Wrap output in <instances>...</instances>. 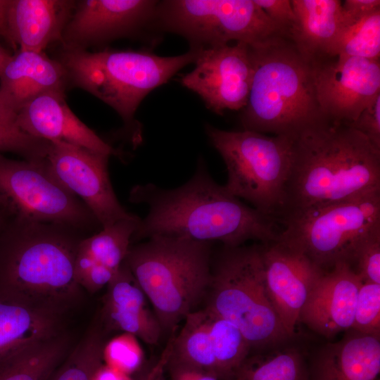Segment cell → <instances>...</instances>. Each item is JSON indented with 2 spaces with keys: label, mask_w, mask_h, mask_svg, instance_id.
Instances as JSON below:
<instances>
[{
  "label": "cell",
  "mask_w": 380,
  "mask_h": 380,
  "mask_svg": "<svg viewBox=\"0 0 380 380\" xmlns=\"http://www.w3.org/2000/svg\"><path fill=\"white\" fill-rule=\"evenodd\" d=\"M75 0H10L8 27L13 48L44 52L61 42L75 8Z\"/></svg>",
  "instance_id": "obj_22"
},
{
  "label": "cell",
  "mask_w": 380,
  "mask_h": 380,
  "mask_svg": "<svg viewBox=\"0 0 380 380\" xmlns=\"http://www.w3.org/2000/svg\"><path fill=\"white\" fill-rule=\"evenodd\" d=\"M158 1L80 0L62 34V47L87 50L92 46L132 36L153 25Z\"/></svg>",
  "instance_id": "obj_15"
},
{
  "label": "cell",
  "mask_w": 380,
  "mask_h": 380,
  "mask_svg": "<svg viewBox=\"0 0 380 380\" xmlns=\"http://www.w3.org/2000/svg\"><path fill=\"white\" fill-rule=\"evenodd\" d=\"M206 298L204 308L234 324L251 349L277 346L291 338L267 291L262 244L224 246L213 255Z\"/></svg>",
  "instance_id": "obj_7"
},
{
  "label": "cell",
  "mask_w": 380,
  "mask_h": 380,
  "mask_svg": "<svg viewBox=\"0 0 380 380\" xmlns=\"http://www.w3.org/2000/svg\"><path fill=\"white\" fill-rule=\"evenodd\" d=\"M166 370L169 372L170 380H220L210 373L170 358L167 362Z\"/></svg>",
  "instance_id": "obj_40"
},
{
  "label": "cell",
  "mask_w": 380,
  "mask_h": 380,
  "mask_svg": "<svg viewBox=\"0 0 380 380\" xmlns=\"http://www.w3.org/2000/svg\"><path fill=\"white\" fill-rule=\"evenodd\" d=\"M376 60L380 56V8L346 28L337 41L332 57Z\"/></svg>",
  "instance_id": "obj_30"
},
{
  "label": "cell",
  "mask_w": 380,
  "mask_h": 380,
  "mask_svg": "<svg viewBox=\"0 0 380 380\" xmlns=\"http://www.w3.org/2000/svg\"><path fill=\"white\" fill-rule=\"evenodd\" d=\"M109 157L62 141H51L46 157L52 174L86 205L101 228L137 216L116 197L108 175Z\"/></svg>",
  "instance_id": "obj_13"
},
{
  "label": "cell",
  "mask_w": 380,
  "mask_h": 380,
  "mask_svg": "<svg viewBox=\"0 0 380 380\" xmlns=\"http://www.w3.org/2000/svg\"><path fill=\"white\" fill-rule=\"evenodd\" d=\"M67 72L57 58L44 52L18 50L0 73V106L16 117L38 96L53 91H65Z\"/></svg>",
  "instance_id": "obj_19"
},
{
  "label": "cell",
  "mask_w": 380,
  "mask_h": 380,
  "mask_svg": "<svg viewBox=\"0 0 380 380\" xmlns=\"http://www.w3.org/2000/svg\"><path fill=\"white\" fill-rule=\"evenodd\" d=\"M253 73L242 110L244 130L293 137L327 120L318 103L313 68L287 37L251 46Z\"/></svg>",
  "instance_id": "obj_4"
},
{
  "label": "cell",
  "mask_w": 380,
  "mask_h": 380,
  "mask_svg": "<svg viewBox=\"0 0 380 380\" xmlns=\"http://www.w3.org/2000/svg\"><path fill=\"white\" fill-rule=\"evenodd\" d=\"M103 345L99 331H89L47 380H92L95 371L103 362Z\"/></svg>",
  "instance_id": "obj_31"
},
{
  "label": "cell",
  "mask_w": 380,
  "mask_h": 380,
  "mask_svg": "<svg viewBox=\"0 0 380 380\" xmlns=\"http://www.w3.org/2000/svg\"><path fill=\"white\" fill-rule=\"evenodd\" d=\"M351 329L380 337V284L362 283Z\"/></svg>",
  "instance_id": "obj_34"
},
{
  "label": "cell",
  "mask_w": 380,
  "mask_h": 380,
  "mask_svg": "<svg viewBox=\"0 0 380 380\" xmlns=\"http://www.w3.org/2000/svg\"><path fill=\"white\" fill-rule=\"evenodd\" d=\"M262 257L269 298L291 338L300 312L324 270L279 239L262 243Z\"/></svg>",
  "instance_id": "obj_16"
},
{
  "label": "cell",
  "mask_w": 380,
  "mask_h": 380,
  "mask_svg": "<svg viewBox=\"0 0 380 380\" xmlns=\"http://www.w3.org/2000/svg\"><path fill=\"white\" fill-rule=\"evenodd\" d=\"M50 142L23 132L17 125L15 116L0 106V153L10 152L24 159L46 157Z\"/></svg>",
  "instance_id": "obj_32"
},
{
  "label": "cell",
  "mask_w": 380,
  "mask_h": 380,
  "mask_svg": "<svg viewBox=\"0 0 380 380\" xmlns=\"http://www.w3.org/2000/svg\"><path fill=\"white\" fill-rule=\"evenodd\" d=\"M170 358L203 370L219 379L204 308L189 314L179 333L175 334Z\"/></svg>",
  "instance_id": "obj_26"
},
{
  "label": "cell",
  "mask_w": 380,
  "mask_h": 380,
  "mask_svg": "<svg viewBox=\"0 0 380 380\" xmlns=\"http://www.w3.org/2000/svg\"><path fill=\"white\" fill-rule=\"evenodd\" d=\"M8 218V215L1 207H0V234L4 229V227Z\"/></svg>",
  "instance_id": "obj_45"
},
{
  "label": "cell",
  "mask_w": 380,
  "mask_h": 380,
  "mask_svg": "<svg viewBox=\"0 0 380 380\" xmlns=\"http://www.w3.org/2000/svg\"><path fill=\"white\" fill-rule=\"evenodd\" d=\"M379 8H380L379 0L344 1L343 3H342V11L344 20L343 31L351 25Z\"/></svg>",
  "instance_id": "obj_39"
},
{
  "label": "cell",
  "mask_w": 380,
  "mask_h": 380,
  "mask_svg": "<svg viewBox=\"0 0 380 380\" xmlns=\"http://www.w3.org/2000/svg\"><path fill=\"white\" fill-rule=\"evenodd\" d=\"M16 124L25 134L47 141H62L105 155L122 157L82 122L65 101V91L42 94L16 115Z\"/></svg>",
  "instance_id": "obj_17"
},
{
  "label": "cell",
  "mask_w": 380,
  "mask_h": 380,
  "mask_svg": "<svg viewBox=\"0 0 380 380\" xmlns=\"http://www.w3.org/2000/svg\"><path fill=\"white\" fill-rule=\"evenodd\" d=\"M11 56L12 54L2 46L0 42V73Z\"/></svg>",
  "instance_id": "obj_44"
},
{
  "label": "cell",
  "mask_w": 380,
  "mask_h": 380,
  "mask_svg": "<svg viewBox=\"0 0 380 380\" xmlns=\"http://www.w3.org/2000/svg\"><path fill=\"white\" fill-rule=\"evenodd\" d=\"M175 331L170 334V337L168 339L160 358L155 364V365L151 369V370L146 374L143 380H167L165 376V372L166 371V367L169 360L174 336Z\"/></svg>",
  "instance_id": "obj_41"
},
{
  "label": "cell",
  "mask_w": 380,
  "mask_h": 380,
  "mask_svg": "<svg viewBox=\"0 0 380 380\" xmlns=\"http://www.w3.org/2000/svg\"><path fill=\"white\" fill-rule=\"evenodd\" d=\"M77 231L8 217L0 234V286L63 312L82 289L75 277Z\"/></svg>",
  "instance_id": "obj_3"
},
{
  "label": "cell",
  "mask_w": 380,
  "mask_h": 380,
  "mask_svg": "<svg viewBox=\"0 0 380 380\" xmlns=\"http://www.w3.org/2000/svg\"><path fill=\"white\" fill-rule=\"evenodd\" d=\"M129 201L148 208L131 243L162 235L238 246L248 240L267 243L279 237L277 220L230 194L212 178L203 160L182 186L165 189L151 183L138 184L131 189Z\"/></svg>",
  "instance_id": "obj_1"
},
{
  "label": "cell",
  "mask_w": 380,
  "mask_h": 380,
  "mask_svg": "<svg viewBox=\"0 0 380 380\" xmlns=\"http://www.w3.org/2000/svg\"><path fill=\"white\" fill-rule=\"evenodd\" d=\"M102 357L105 365L129 376L140 369L144 361L138 338L128 333L116 336L105 343Z\"/></svg>",
  "instance_id": "obj_33"
},
{
  "label": "cell",
  "mask_w": 380,
  "mask_h": 380,
  "mask_svg": "<svg viewBox=\"0 0 380 380\" xmlns=\"http://www.w3.org/2000/svg\"><path fill=\"white\" fill-rule=\"evenodd\" d=\"M380 189V151L348 124L325 120L292 137L279 222Z\"/></svg>",
  "instance_id": "obj_2"
},
{
  "label": "cell",
  "mask_w": 380,
  "mask_h": 380,
  "mask_svg": "<svg viewBox=\"0 0 380 380\" xmlns=\"http://www.w3.org/2000/svg\"><path fill=\"white\" fill-rule=\"evenodd\" d=\"M362 283L347 263L324 270L300 312V321L328 338L350 329Z\"/></svg>",
  "instance_id": "obj_18"
},
{
  "label": "cell",
  "mask_w": 380,
  "mask_h": 380,
  "mask_svg": "<svg viewBox=\"0 0 380 380\" xmlns=\"http://www.w3.org/2000/svg\"><path fill=\"white\" fill-rule=\"evenodd\" d=\"M195 68L179 79L214 113L243 110L247 104L253 73L251 46L243 42L199 48Z\"/></svg>",
  "instance_id": "obj_12"
},
{
  "label": "cell",
  "mask_w": 380,
  "mask_h": 380,
  "mask_svg": "<svg viewBox=\"0 0 380 380\" xmlns=\"http://www.w3.org/2000/svg\"><path fill=\"white\" fill-rule=\"evenodd\" d=\"M153 25L184 37L191 48L231 41L258 46L286 32L253 0H170L158 2Z\"/></svg>",
  "instance_id": "obj_10"
},
{
  "label": "cell",
  "mask_w": 380,
  "mask_h": 380,
  "mask_svg": "<svg viewBox=\"0 0 380 380\" xmlns=\"http://www.w3.org/2000/svg\"><path fill=\"white\" fill-rule=\"evenodd\" d=\"M205 131L226 165V190L277 220L291 165L292 137L227 131L209 125Z\"/></svg>",
  "instance_id": "obj_8"
},
{
  "label": "cell",
  "mask_w": 380,
  "mask_h": 380,
  "mask_svg": "<svg viewBox=\"0 0 380 380\" xmlns=\"http://www.w3.org/2000/svg\"><path fill=\"white\" fill-rule=\"evenodd\" d=\"M92 380H133L131 376L120 372L103 362L95 371Z\"/></svg>",
  "instance_id": "obj_42"
},
{
  "label": "cell",
  "mask_w": 380,
  "mask_h": 380,
  "mask_svg": "<svg viewBox=\"0 0 380 380\" xmlns=\"http://www.w3.org/2000/svg\"><path fill=\"white\" fill-rule=\"evenodd\" d=\"M312 380H380V338L353 330L324 345L314 360Z\"/></svg>",
  "instance_id": "obj_24"
},
{
  "label": "cell",
  "mask_w": 380,
  "mask_h": 380,
  "mask_svg": "<svg viewBox=\"0 0 380 380\" xmlns=\"http://www.w3.org/2000/svg\"><path fill=\"white\" fill-rule=\"evenodd\" d=\"M205 310L219 379L234 380L248 356L251 346L234 324Z\"/></svg>",
  "instance_id": "obj_28"
},
{
  "label": "cell",
  "mask_w": 380,
  "mask_h": 380,
  "mask_svg": "<svg viewBox=\"0 0 380 380\" xmlns=\"http://www.w3.org/2000/svg\"><path fill=\"white\" fill-rule=\"evenodd\" d=\"M267 15L287 34L296 20L290 0H253Z\"/></svg>",
  "instance_id": "obj_38"
},
{
  "label": "cell",
  "mask_w": 380,
  "mask_h": 380,
  "mask_svg": "<svg viewBox=\"0 0 380 380\" xmlns=\"http://www.w3.org/2000/svg\"><path fill=\"white\" fill-rule=\"evenodd\" d=\"M234 380H308L303 357L286 348L247 357Z\"/></svg>",
  "instance_id": "obj_29"
},
{
  "label": "cell",
  "mask_w": 380,
  "mask_h": 380,
  "mask_svg": "<svg viewBox=\"0 0 380 380\" xmlns=\"http://www.w3.org/2000/svg\"><path fill=\"white\" fill-rule=\"evenodd\" d=\"M68 347L61 334L35 343L0 364V380H47L67 356Z\"/></svg>",
  "instance_id": "obj_25"
},
{
  "label": "cell",
  "mask_w": 380,
  "mask_h": 380,
  "mask_svg": "<svg viewBox=\"0 0 380 380\" xmlns=\"http://www.w3.org/2000/svg\"><path fill=\"white\" fill-rule=\"evenodd\" d=\"M0 207L11 217L77 230L99 224L86 205L52 174L46 158L19 160L0 153Z\"/></svg>",
  "instance_id": "obj_11"
},
{
  "label": "cell",
  "mask_w": 380,
  "mask_h": 380,
  "mask_svg": "<svg viewBox=\"0 0 380 380\" xmlns=\"http://www.w3.org/2000/svg\"><path fill=\"white\" fill-rule=\"evenodd\" d=\"M296 20L288 38L300 56L313 63L332 57L344 30L342 1L291 0Z\"/></svg>",
  "instance_id": "obj_23"
},
{
  "label": "cell",
  "mask_w": 380,
  "mask_h": 380,
  "mask_svg": "<svg viewBox=\"0 0 380 380\" xmlns=\"http://www.w3.org/2000/svg\"><path fill=\"white\" fill-rule=\"evenodd\" d=\"M199 49L179 56L163 57L141 51L68 49L62 47L58 60L68 76V87L80 88L114 109L132 132V141L141 140L134 119L141 101L167 82L179 70L194 63Z\"/></svg>",
  "instance_id": "obj_6"
},
{
  "label": "cell",
  "mask_w": 380,
  "mask_h": 380,
  "mask_svg": "<svg viewBox=\"0 0 380 380\" xmlns=\"http://www.w3.org/2000/svg\"><path fill=\"white\" fill-rule=\"evenodd\" d=\"M318 103L329 120L349 124L380 95V60L336 56L312 63Z\"/></svg>",
  "instance_id": "obj_14"
},
{
  "label": "cell",
  "mask_w": 380,
  "mask_h": 380,
  "mask_svg": "<svg viewBox=\"0 0 380 380\" xmlns=\"http://www.w3.org/2000/svg\"><path fill=\"white\" fill-rule=\"evenodd\" d=\"M148 303L124 260L103 298L101 316L105 325L132 334L148 344H156L163 333Z\"/></svg>",
  "instance_id": "obj_21"
},
{
  "label": "cell",
  "mask_w": 380,
  "mask_h": 380,
  "mask_svg": "<svg viewBox=\"0 0 380 380\" xmlns=\"http://www.w3.org/2000/svg\"><path fill=\"white\" fill-rule=\"evenodd\" d=\"M351 268L362 283L380 284V232L373 234L360 246Z\"/></svg>",
  "instance_id": "obj_35"
},
{
  "label": "cell",
  "mask_w": 380,
  "mask_h": 380,
  "mask_svg": "<svg viewBox=\"0 0 380 380\" xmlns=\"http://www.w3.org/2000/svg\"><path fill=\"white\" fill-rule=\"evenodd\" d=\"M116 272L84 255L76 253L75 277L79 286L89 292L95 293L107 286Z\"/></svg>",
  "instance_id": "obj_36"
},
{
  "label": "cell",
  "mask_w": 380,
  "mask_h": 380,
  "mask_svg": "<svg viewBox=\"0 0 380 380\" xmlns=\"http://www.w3.org/2000/svg\"><path fill=\"white\" fill-rule=\"evenodd\" d=\"M278 239L323 270L350 267L360 246L380 232V189L280 222Z\"/></svg>",
  "instance_id": "obj_9"
},
{
  "label": "cell",
  "mask_w": 380,
  "mask_h": 380,
  "mask_svg": "<svg viewBox=\"0 0 380 380\" xmlns=\"http://www.w3.org/2000/svg\"><path fill=\"white\" fill-rule=\"evenodd\" d=\"M140 220L136 216L102 228L99 233L82 239L77 252L117 272L127 256Z\"/></svg>",
  "instance_id": "obj_27"
},
{
  "label": "cell",
  "mask_w": 380,
  "mask_h": 380,
  "mask_svg": "<svg viewBox=\"0 0 380 380\" xmlns=\"http://www.w3.org/2000/svg\"><path fill=\"white\" fill-rule=\"evenodd\" d=\"M212 245L162 235L130 245L125 262L149 301L163 333L175 331L206 298Z\"/></svg>",
  "instance_id": "obj_5"
},
{
  "label": "cell",
  "mask_w": 380,
  "mask_h": 380,
  "mask_svg": "<svg viewBox=\"0 0 380 380\" xmlns=\"http://www.w3.org/2000/svg\"><path fill=\"white\" fill-rule=\"evenodd\" d=\"M62 312L0 286V364L61 334Z\"/></svg>",
  "instance_id": "obj_20"
},
{
  "label": "cell",
  "mask_w": 380,
  "mask_h": 380,
  "mask_svg": "<svg viewBox=\"0 0 380 380\" xmlns=\"http://www.w3.org/2000/svg\"><path fill=\"white\" fill-rule=\"evenodd\" d=\"M348 125L363 134L376 150L380 151V95L354 122Z\"/></svg>",
  "instance_id": "obj_37"
},
{
  "label": "cell",
  "mask_w": 380,
  "mask_h": 380,
  "mask_svg": "<svg viewBox=\"0 0 380 380\" xmlns=\"http://www.w3.org/2000/svg\"><path fill=\"white\" fill-rule=\"evenodd\" d=\"M9 2L10 0H0V37L13 47L7 21V12Z\"/></svg>",
  "instance_id": "obj_43"
}]
</instances>
